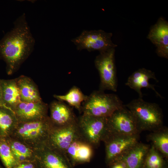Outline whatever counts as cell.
Instances as JSON below:
<instances>
[{
  "label": "cell",
  "instance_id": "cell-1",
  "mask_svg": "<svg viewBox=\"0 0 168 168\" xmlns=\"http://www.w3.org/2000/svg\"><path fill=\"white\" fill-rule=\"evenodd\" d=\"M14 25L0 40V58L6 63L8 75L19 68L33 51L35 43L24 13L16 19Z\"/></svg>",
  "mask_w": 168,
  "mask_h": 168
},
{
  "label": "cell",
  "instance_id": "cell-2",
  "mask_svg": "<svg viewBox=\"0 0 168 168\" xmlns=\"http://www.w3.org/2000/svg\"><path fill=\"white\" fill-rule=\"evenodd\" d=\"M125 106L134 117L140 133L143 131H154L163 126L162 111L157 104L146 102L139 98Z\"/></svg>",
  "mask_w": 168,
  "mask_h": 168
},
{
  "label": "cell",
  "instance_id": "cell-3",
  "mask_svg": "<svg viewBox=\"0 0 168 168\" xmlns=\"http://www.w3.org/2000/svg\"><path fill=\"white\" fill-rule=\"evenodd\" d=\"M53 127L49 116L40 120L20 122L10 137L35 150L45 145Z\"/></svg>",
  "mask_w": 168,
  "mask_h": 168
},
{
  "label": "cell",
  "instance_id": "cell-4",
  "mask_svg": "<svg viewBox=\"0 0 168 168\" xmlns=\"http://www.w3.org/2000/svg\"><path fill=\"white\" fill-rule=\"evenodd\" d=\"M124 105L117 95L106 94L99 90L93 91L82 103V113L85 115L108 118Z\"/></svg>",
  "mask_w": 168,
  "mask_h": 168
},
{
  "label": "cell",
  "instance_id": "cell-5",
  "mask_svg": "<svg viewBox=\"0 0 168 168\" xmlns=\"http://www.w3.org/2000/svg\"><path fill=\"white\" fill-rule=\"evenodd\" d=\"M108 118L83 114L77 117V124L82 138L94 148L99 146L109 132Z\"/></svg>",
  "mask_w": 168,
  "mask_h": 168
},
{
  "label": "cell",
  "instance_id": "cell-6",
  "mask_svg": "<svg viewBox=\"0 0 168 168\" xmlns=\"http://www.w3.org/2000/svg\"><path fill=\"white\" fill-rule=\"evenodd\" d=\"M115 48L99 52L94 61L100 77L99 90H110L116 92L118 86L115 61Z\"/></svg>",
  "mask_w": 168,
  "mask_h": 168
},
{
  "label": "cell",
  "instance_id": "cell-7",
  "mask_svg": "<svg viewBox=\"0 0 168 168\" xmlns=\"http://www.w3.org/2000/svg\"><path fill=\"white\" fill-rule=\"evenodd\" d=\"M112 35L102 30H84L71 41L79 50L86 49L89 52H100L117 46L111 40Z\"/></svg>",
  "mask_w": 168,
  "mask_h": 168
},
{
  "label": "cell",
  "instance_id": "cell-8",
  "mask_svg": "<svg viewBox=\"0 0 168 168\" xmlns=\"http://www.w3.org/2000/svg\"><path fill=\"white\" fill-rule=\"evenodd\" d=\"M139 134L126 135L109 131L103 141L105 147V161L107 166L121 158L138 142Z\"/></svg>",
  "mask_w": 168,
  "mask_h": 168
},
{
  "label": "cell",
  "instance_id": "cell-9",
  "mask_svg": "<svg viewBox=\"0 0 168 168\" xmlns=\"http://www.w3.org/2000/svg\"><path fill=\"white\" fill-rule=\"evenodd\" d=\"M82 138L77 123L61 127H53L45 145L65 155L70 145L75 141Z\"/></svg>",
  "mask_w": 168,
  "mask_h": 168
},
{
  "label": "cell",
  "instance_id": "cell-10",
  "mask_svg": "<svg viewBox=\"0 0 168 168\" xmlns=\"http://www.w3.org/2000/svg\"><path fill=\"white\" fill-rule=\"evenodd\" d=\"M109 131L126 135L139 134L132 114L124 105L108 118Z\"/></svg>",
  "mask_w": 168,
  "mask_h": 168
},
{
  "label": "cell",
  "instance_id": "cell-11",
  "mask_svg": "<svg viewBox=\"0 0 168 168\" xmlns=\"http://www.w3.org/2000/svg\"><path fill=\"white\" fill-rule=\"evenodd\" d=\"M37 168H72L66 155L45 145L34 150Z\"/></svg>",
  "mask_w": 168,
  "mask_h": 168
},
{
  "label": "cell",
  "instance_id": "cell-12",
  "mask_svg": "<svg viewBox=\"0 0 168 168\" xmlns=\"http://www.w3.org/2000/svg\"><path fill=\"white\" fill-rule=\"evenodd\" d=\"M48 105L43 101L37 102H21L13 110L19 123L40 120L49 116Z\"/></svg>",
  "mask_w": 168,
  "mask_h": 168
},
{
  "label": "cell",
  "instance_id": "cell-13",
  "mask_svg": "<svg viewBox=\"0 0 168 168\" xmlns=\"http://www.w3.org/2000/svg\"><path fill=\"white\" fill-rule=\"evenodd\" d=\"M156 47V52L160 57L168 58V23L162 17L150 28L147 36Z\"/></svg>",
  "mask_w": 168,
  "mask_h": 168
},
{
  "label": "cell",
  "instance_id": "cell-14",
  "mask_svg": "<svg viewBox=\"0 0 168 168\" xmlns=\"http://www.w3.org/2000/svg\"><path fill=\"white\" fill-rule=\"evenodd\" d=\"M49 108L50 111L49 117L53 127H63L77 123V117L73 108L64 102L54 101L50 103Z\"/></svg>",
  "mask_w": 168,
  "mask_h": 168
},
{
  "label": "cell",
  "instance_id": "cell-15",
  "mask_svg": "<svg viewBox=\"0 0 168 168\" xmlns=\"http://www.w3.org/2000/svg\"><path fill=\"white\" fill-rule=\"evenodd\" d=\"M94 147L89 143L80 138L74 141L65 152V155L72 167L89 162L93 154Z\"/></svg>",
  "mask_w": 168,
  "mask_h": 168
},
{
  "label": "cell",
  "instance_id": "cell-16",
  "mask_svg": "<svg viewBox=\"0 0 168 168\" xmlns=\"http://www.w3.org/2000/svg\"><path fill=\"white\" fill-rule=\"evenodd\" d=\"M150 79H153L158 82L154 72L145 68H140L129 77L125 85L137 92L139 98H142L143 96L141 89L146 88L153 90L156 96L162 99V96L155 90V85L149 83Z\"/></svg>",
  "mask_w": 168,
  "mask_h": 168
},
{
  "label": "cell",
  "instance_id": "cell-17",
  "mask_svg": "<svg viewBox=\"0 0 168 168\" xmlns=\"http://www.w3.org/2000/svg\"><path fill=\"white\" fill-rule=\"evenodd\" d=\"M150 146V145L138 142L119 159L125 161L128 168H142Z\"/></svg>",
  "mask_w": 168,
  "mask_h": 168
},
{
  "label": "cell",
  "instance_id": "cell-18",
  "mask_svg": "<svg viewBox=\"0 0 168 168\" xmlns=\"http://www.w3.org/2000/svg\"><path fill=\"white\" fill-rule=\"evenodd\" d=\"M1 83L3 105L13 110L21 102L16 79L1 80Z\"/></svg>",
  "mask_w": 168,
  "mask_h": 168
},
{
  "label": "cell",
  "instance_id": "cell-19",
  "mask_svg": "<svg viewBox=\"0 0 168 168\" xmlns=\"http://www.w3.org/2000/svg\"><path fill=\"white\" fill-rule=\"evenodd\" d=\"M21 102H37L42 101L37 86L30 78L21 76L16 78Z\"/></svg>",
  "mask_w": 168,
  "mask_h": 168
},
{
  "label": "cell",
  "instance_id": "cell-20",
  "mask_svg": "<svg viewBox=\"0 0 168 168\" xmlns=\"http://www.w3.org/2000/svg\"><path fill=\"white\" fill-rule=\"evenodd\" d=\"M18 123L13 110L4 106H0V138L10 137Z\"/></svg>",
  "mask_w": 168,
  "mask_h": 168
},
{
  "label": "cell",
  "instance_id": "cell-21",
  "mask_svg": "<svg viewBox=\"0 0 168 168\" xmlns=\"http://www.w3.org/2000/svg\"><path fill=\"white\" fill-rule=\"evenodd\" d=\"M7 138L12 152L18 163L35 161L34 149L23 142L11 137Z\"/></svg>",
  "mask_w": 168,
  "mask_h": 168
},
{
  "label": "cell",
  "instance_id": "cell-22",
  "mask_svg": "<svg viewBox=\"0 0 168 168\" xmlns=\"http://www.w3.org/2000/svg\"><path fill=\"white\" fill-rule=\"evenodd\" d=\"M147 140L152 142L154 147L167 160L168 159V128L163 126L151 132L147 137Z\"/></svg>",
  "mask_w": 168,
  "mask_h": 168
},
{
  "label": "cell",
  "instance_id": "cell-23",
  "mask_svg": "<svg viewBox=\"0 0 168 168\" xmlns=\"http://www.w3.org/2000/svg\"><path fill=\"white\" fill-rule=\"evenodd\" d=\"M87 96L75 86H73L64 95H54V97L58 100L66 102L68 105L75 108L80 113H82V103L86 100Z\"/></svg>",
  "mask_w": 168,
  "mask_h": 168
},
{
  "label": "cell",
  "instance_id": "cell-24",
  "mask_svg": "<svg viewBox=\"0 0 168 168\" xmlns=\"http://www.w3.org/2000/svg\"><path fill=\"white\" fill-rule=\"evenodd\" d=\"M167 161L168 160L151 145L142 168H168Z\"/></svg>",
  "mask_w": 168,
  "mask_h": 168
},
{
  "label": "cell",
  "instance_id": "cell-25",
  "mask_svg": "<svg viewBox=\"0 0 168 168\" xmlns=\"http://www.w3.org/2000/svg\"><path fill=\"white\" fill-rule=\"evenodd\" d=\"M0 159L5 168H14L18 164L7 138H0Z\"/></svg>",
  "mask_w": 168,
  "mask_h": 168
},
{
  "label": "cell",
  "instance_id": "cell-26",
  "mask_svg": "<svg viewBox=\"0 0 168 168\" xmlns=\"http://www.w3.org/2000/svg\"><path fill=\"white\" fill-rule=\"evenodd\" d=\"M109 168H128L125 161L122 159H119L110 164Z\"/></svg>",
  "mask_w": 168,
  "mask_h": 168
},
{
  "label": "cell",
  "instance_id": "cell-27",
  "mask_svg": "<svg viewBox=\"0 0 168 168\" xmlns=\"http://www.w3.org/2000/svg\"><path fill=\"white\" fill-rule=\"evenodd\" d=\"M14 168H37L35 161H26L17 164Z\"/></svg>",
  "mask_w": 168,
  "mask_h": 168
},
{
  "label": "cell",
  "instance_id": "cell-28",
  "mask_svg": "<svg viewBox=\"0 0 168 168\" xmlns=\"http://www.w3.org/2000/svg\"><path fill=\"white\" fill-rule=\"evenodd\" d=\"M1 80L0 79V106H3L2 96V91L1 83Z\"/></svg>",
  "mask_w": 168,
  "mask_h": 168
},
{
  "label": "cell",
  "instance_id": "cell-29",
  "mask_svg": "<svg viewBox=\"0 0 168 168\" xmlns=\"http://www.w3.org/2000/svg\"><path fill=\"white\" fill-rule=\"evenodd\" d=\"M0 168H1V167L0 166Z\"/></svg>",
  "mask_w": 168,
  "mask_h": 168
},
{
  "label": "cell",
  "instance_id": "cell-30",
  "mask_svg": "<svg viewBox=\"0 0 168 168\" xmlns=\"http://www.w3.org/2000/svg\"></svg>",
  "mask_w": 168,
  "mask_h": 168
}]
</instances>
